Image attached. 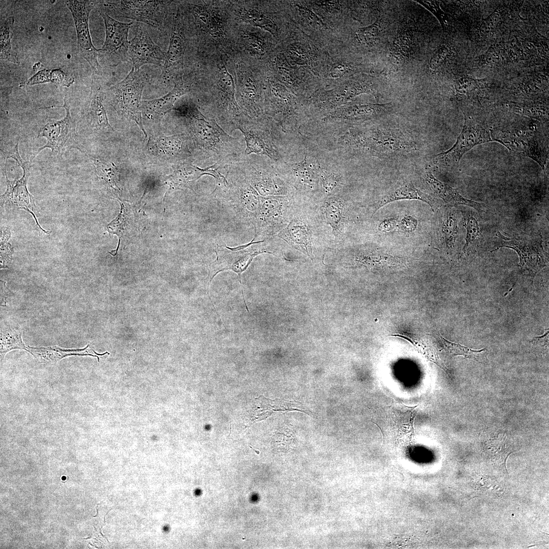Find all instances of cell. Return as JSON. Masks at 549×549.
Returning a JSON list of instances; mask_svg holds the SVG:
<instances>
[{"label":"cell","mask_w":549,"mask_h":549,"mask_svg":"<svg viewBox=\"0 0 549 549\" xmlns=\"http://www.w3.org/2000/svg\"><path fill=\"white\" fill-rule=\"evenodd\" d=\"M345 145L379 158H391L419 150L420 146L407 132L398 128L375 126L349 131L341 141Z\"/></svg>","instance_id":"obj_1"},{"label":"cell","mask_w":549,"mask_h":549,"mask_svg":"<svg viewBox=\"0 0 549 549\" xmlns=\"http://www.w3.org/2000/svg\"><path fill=\"white\" fill-rule=\"evenodd\" d=\"M191 139L203 158L215 163L238 161L245 146L226 132L214 118L203 115L187 118Z\"/></svg>","instance_id":"obj_2"},{"label":"cell","mask_w":549,"mask_h":549,"mask_svg":"<svg viewBox=\"0 0 549 549\" xmlns=\"http://www.w3.org/2000/svg\"><path fill=\"white\" fill-rule=\"evenodd\" d=\"M227 179V184L216 187L212 194L230 207L240 221L254 226L261 195L246 178L237 162L231 164Z\"/></svg>","instance_id":"obj_3"},{"label":"cell","mask_w":549,"mask_h":549,"mask_svg":"<svg viewBox=\"0 0 549 549\" xmlns=\"http://www.w3.org/2000/svg\"><path fill=\"white\" fill-rule=\"evenodd\" d=\"M170 1H97L98 12L108 15L133 19L160 30L171 26L174 12Z\"/></svg>","instance_id":"obj_4"},{"label":"cell","mask_w":549,"mask_h":549,"mask_svg":"<svg viewBox=\"0 0 549 549\" xmlns=\"http://www.w3.org/2000/svg\"><path fill=\"white\" fill-rule=\"evenodd\" d=\"M148 82V76L145 72L132 68L124 80L104 93V98L118 115L135 122L146 138L147 133L142 121L141 98Z\"/></svg>","instance_id":"obj_5"},{"label":"cell","mask_w":549,"mask_h":549,"mask_svg":"<svg viewBox=\"0 0 549 549\" xmlns=\"http://www.w3.org/2000/svg\"><path fill=\"white\" fill-rule=\"evenodd\" d=\"M493 141L487 124L465 116L463 128L454 144L448 150L436 155L433 163L443 168L456 167L463 156L473 147Z\"/></svg>","instance_id":"obj_6"},{"label":"cell","mask_w":549,"mask_h":549,"mask_svg":"<svg viewBox=\"0 0 549 549\" xmlns=\"http://www.w3.org/2000/svg\"><path fill=\"white\" fill-rule=\"evenodd\" d=\"M65 3L74 21L78 53L89 64L92 75L101 76L102 67L98 60L99 49L93 44L88 26L89 16L96 7L97 1L69 0Z\"/></svg>","instance_id":"obj_7"},{"label":"cell","mask_w":549,"mask_h":549,"mask_svg":"<svg viewBox=\"0 0 549 549\" xmlns=\"http://www.w3.org/2000/svg\"><path fill=\"white\" fill-rule=\"evenodd\" d=\"M276 250L272 249L265 241L252 240L245 245L236 248L227 246H218L216 249V260L210 267V281L219 272L232 269L238 274L240 283V274L250 264L257 255L263 253L274 254Z\"/></svg>","instance_id":"obj_8"},{"label":"cell","mask_w":549,"mask_h":549,"mask_svg":"<svg viewBox=\"0 0 549 549\" xmlns=\"http://www.w3.org/2000/svg\"><path fill=\"white\" fill-rule=\"evenodd\" d=\"M99 13L104 22L105 40L99 49L98 60L100 58L105 65L116 67L130 58L128 34L133 23L121 22L103 12Z\"/></svg>","instance_id":"obj_9"},{"label":"cell","mask_w":549,"mask_h":549,"mask_svg":"<svg viewBox=\"0 0 549 549\" xmlns=\"http://www.w3.org/2000/svg\"><path fill=\"white\" fill-rule=\"evenodd\" d=\"M18 146V141L12 149L8 153L6 158L7 159L11 158L15 160L23 169V173L20 178L10 180L8 178L5 168L7 189L5 192L1 196V204L24 209L31 214L39 228L44 233L49 234L50 232L43 229L38 222L36 218L37 206L35 205V199L27 189V183L30 175L29 168L31 162L23 161L19 154Z\"/></svg>","instance_id":"obj_10"},{"label":"cell","mask_w":549,"mask_h":549,"mask_svg":"<svg viewBox=\"0 0 549 549\" xmlns=\"http://www.w3.org/2000/svg\"><path fill=\"white\" fill-rule=\"evenodd\" d=\"M289 207V200L285 196H261L253 240L268 237L284 228L288 221Z\"/></svg>","instance_id":"obj_11"},{"label":"cell","mask_w":549,"mask_h":549,"mask_svg":"<svg viewBox=\"0 0 549 549\" xmlns=\"http://www.w3.org/2000/svg\"><path fill=\"white\" fill-rule=\"evenodd\" d=\"M62 106H53L47 108L62 107L66 110L64 117L59 120H50L39 130L37 138L44 137L47 142L39 148L33 157L31 162L43 149L49 148L52 152L62 153L71 145L76 137V124L72 119L68 98L65 96Z\"/></svg>","instance_id":"obj_12"},{"label":"cell","mask_w":549,"mask_h":549,"mask_svg":"<svg viewBox=\"0 0 549 549\" xmlns=\"http://www.w3.org/2000/svg\"><path fill=\"white\" fill-rule=\"evenodd\" d=\"M237 165L247 180L261 196H283L287 193L285 182L277 174L261 166L254 156L243 154L237 162Z\"/></svg>","instance_id":"obj_13"},{"label":"cell","mask_w":549,"mask_h":549,"mask_svg":"<svg viewBox=\"0 0 549 549\" xmlns=\"http://www.w3.org/2000/svg\"><path fill=\"white\" fill-rule=\"evenodd\" d=\"M186 46L184 21L178 6L173 16L169 46L161 67V75L164 81L172 80L174 82L182 77Z\"/></svg>","instance_id":"obj_14"},{"label":"cell","mask_w":549,"mask_h":549,"mask_svg":"<svg viewBox=\"0 0 549 549\" xmlns=\"http://www.w3.org/2000/svg\"><path fill=\"white\" fill-rule=\"evenodd\" d=\"M237 129L244 136L246 143L244 155L255 154L267 156L274 161L280 159L278 149L269 131L256 118L245 114L238 124Z\"/></svg>","instance_id":"obj_15"},{"label":"cell","mask_w":549,"mask_h":549,"mask_svg":"<svg viewBox=\"0 0 549 549\" xmlns=\"http://www.w3.org/2000/svg\"><path fill=\"white\" fill-rule=\"evenodd\" d=\"M498 236L501 240L493 251L503 247L513 249L518 255L520 266L533 274L546 266V253L541 239L507 238L499 232Z\"/></svg>","instance_id":"obj_16"},{"label":"cell","mask_w":549,"mask_h":549,"mask_svg":"<svg viewBox=\"0 0 549 549\" xmlns=\"http://www.w3.org/2000/svg\"><path fill=\"white\" fill-rule=\"evenodd\" d=\"M129 55L132 63V68L135 70H139L142 66L147 64L162 67L165 59V53L138 22L134 36L130 42Z\"/></svg>","instance_id":"obj_17"},{"label":"cell","mask_w":549,"mask_h":549,"mask_svg":"<svg viewBox=\"0 0 549 549\" xmlns=\"http://www.w3.org/2000/svg\"><path fill=\"white\" fill-rule=\"evenodd\" d=\"M188 141L189 138L184 134L160 136L149 139L148 150L153 155L176 164L190 160L192 154Z\"/></svg>","instance_id":"obj_18"},{"label":"cell","mask_w":549,"mask_h":549,"mask_svg":"<svg viewBox=\"0 0 549 549\" xmlns=\"http://www.w3.org/2000/svg\"><path fill=\"white\" fill-rule=\"evenodd\" d=\"M174 87L165 96L158 99L142 101V116L148 122L159 124L163 117L173 109L174 104L190 89V85L181 77L174 82Z\"/></svg>","instance_id":"obj_19"},{"label":"cell","mask_w":549,"mask_h":549,"mask_svg":"<svg viewBox=\"0 0 549 549\" xmlns=\"http://www.w3.org/2000/svg\"><path fill=\"white\" fill-rule=\"evenodd\" d=\"M277 236L311 260L313 259V232L309 224L304 218L294 217Z\"/></svg>","instance_id":"obj_20"},{"label":"cell","mask_w":549,"mask_h":549,"mask_svg":"<svg viewBox=\"0 0 549 549\" xmlns=\"http://www.w3.org/2000/svg\"><path fill=\"white\" fill-rule=\"evenodd\" d=\"M100 80V76L92 75L88 99L87 120L90 127L96 131H114L109 123L103 103L104 93Z\"/></svg>","instance_id":"obj_21"},{"label":"cell","mask_w":549,"mask_h":549,"mask_svg":"<svg viewBox=\"0 0 549 549\" xmlns=\"http://www.w3.org/2000/svg\"><path fill=\"white\" fill-rule=\"evenodd\" d=\"M391 107V103H354L339 108L328 117L346 121L366 120L386 114Z\"/></svg>","instance_id":"obj_22"},{"label":"cell","mask_w":549,"mask_h":549,"mask_svg":"<svg viewBox=\"0 0 549 549\" xmlns=\"http://www.w3.org/2000/svg\"><path fill=\"white\" fill-rule=\"evenodd\" d=\"M424 180L432 193L445 203L453 206H469L477 210L479 214L482 211V204L464 197L456 189L436 178L431 171H426Z\"/></svg>","instance_id":"obj_23"},{"label":"cell","mask_w":549,"mask_h":549,"mask_svg":"<svg viewBox=\"0 0 549 549\" xmlns=\"http://www.w3.org/2000/svg\"><path fill=\"white\" fill-rule=\"evenodd\" d=\"M401 200H418L428 204L434 211L437 206L435 200L431 195L423 192L411 182L389 191L372 205V215L380 208L390 202Z\"/></svg>","instance_id":"obj_24"},{"label":"cell","mask_w":549,"mask_h":549,"mask_svg":"<svg viewBox=\"0 0 549 549\" xmlns=\"http://www.w3.org/2000/svg\"><path fill=\"white\" fill-rule=\"evenodd\" d=\"M538 126L530 127L521 143V152L537 162L542 169L548 161V142Z\"/></svg>","instance_id":"obj_25"},{"label":"cell","mask_w":549,"mask_h":549,"mask_svg":"<svg viewBox=\"0 0 549 549\" xmlns=\"http://www.w3.org/2000/svg\"><path fill=\"white\" fill-rule=\"evenodd\" d=\"M204 175L203 168L194 165L192 161L189 160L175 164L173 173L167 176L166 182L170 190L184 188L193 190L195 182Z\"/></svg>","instance_id":"obj_26"},{"label":"cell","mask_w":549,"mask_h":549,"mask_svg":"<svg viewBox=\"0 0 549 549\" xmlns=\"http://www.w3.org/2000/svg\"><path fill=\"white\" fill-rule=\"evenodd\" d=\"M354 257L357 265L370 268H395L405 263V260L402 257L370 249L359 250L354 254Z\"/></svg>","instance_id":"obj_27"},{"label":"cell","mask_w":549,"mask_h":549,"mask_svg":"<svg viewBox=\"0 0 549 549\" xmlns=\"http://www.w3.org/2000/svg\"><path fill=\"white\" fill-rule=\"evenodd\" d=\"M373 92L370 82L348 81L328 92L326 101L331 105H338L346 103L360 94Z\"/></svg>","instance_id":"obj_28"},{"label":"cell","mask_w":549,"mask_h":549,"mask_svg":"<svg viewBox=\"0 0 549 549\" xmlns=\"http://www.w3.org/2000/svg\"><path fill=\"white\" fill-rule=\"evenodd\" d=\"M322 207L325 223L331 228L334 235L338 236L342 233L345 222L344 201L340 197H329Z\"/></svg>","instance_id":"obj_29"},{"label":"cell","mask_w":549,"mask_h":549,"mask_svg":"<svg viewBox=\"0 0 549 549\" xmlns=\"http://www.w3.org/2000/svg\"><path fill=\"white\" fill-rule=\"evenodd\" d=\"M415 47L413 30L410 27L403 28L393 41L390 51L391 58L398 63L407 60L413 55Z\"/></svg>","instance_id":"obj_30"},{"label":"cell","mask_w":549,"mask_h":549,"mask_svg":"<svg viewBox=\"0 0 549 549\" xmlns=\"http://www.w3.org/2000/svg\"><path fill=\"white\" fill-rule=\"evenodd\" d=\"M88 347L89 345H87L83 349H65L57 346L40 348L28 346V352L42 362H57L63 358L72 355H90L97 357L99 362L98 356L91 353L88 349Z\"/></svg>","instance_id":"obj_31"},{"label":"cell","mask_w":549,"mask_h":549,"mask_svg":"<svg viewBox=\"0 0 549 549\" xmlns=\"http://www.w3.org/2000/svg\"><path fill=\"white\" fill-rule=\"evenodd\" d=\"M186 6L197 30L209 34L219 33L220 26L218 21L206 8L195 3H188Z\"/></svg>","instance_id":"obj_32"},{"label":"cell","mask_w":549,"mask_h":549,"mask_svg":"<svg viewBox=\"0 0 549 549\" xmlns=\"http://www.w3.org/2000/svg\"><path fill=\"white\" fill-rule=\"evenodd\" d=\"M79 150L89 158L95 167L98 176L107 189L114 194L119 191L118 176L115 165L113 163L105 161Z\"/></svg>","instance_id":"obj_33"},{"label":"cell","mask_w":549,"mask_h":549,"mask_svg":"<svg viewBox=\"0 0 549 549\" xmlns=\"http://www.w3.org/2000/svg\"><path fill=\"white\" fill-rule=\"evenodd\" d=\"M14 18L8 17L1 23L0 58L14 64H19L16 53L12 49L11 40L13 36Z\"/></svg>","instance_id":"obj_34"},{"label":"cell","mask_w":549,"mask_h":549,"mask_svg":"<svg viewBox=\"0 0 549 549\" xmlns=\"http://www.w3.org/2000/svg\"><path fill=\"white\" fill-rule=\"evenodd\" d=\"M504 107L514 112L540 121L548 120V108L539 102L518 103L508 102L503 103Z\"/></svg>","instance_id":"obj_35"},{"label":"cell","mask_w":549,"mask_h":549,"mask_svg":"<svg viewBox=\"0 0 549 549\" xmlns=\"http://www.w3.org/2000/svg\"><path fill=\"white\" fill-rule=\"evenodd\" d=\"M293 170L296 180L308 189H314L318 182L319 174L317 170L307 156L300 162L295 163Z\"/></svg>","instance_id":"obj_36"},{"label":"cell","mask_w":549,"mask_h":549,"mask_svg":"<svg viewBox=\"0 0 549 549\" xmlns=\"http://www.w3.org/2000/svg\"><path fill=\"white\" fill-rule=\"evenodd\" d=\"M440 339L443 344L442 350L452 356L462 355L466 358L472 359L479 362H482L484 359L486 349L474 350L458 343L449 341L442 336H440Z\"/></svg>","instance_id":"obj_37"},{"label":"cell","mask_w":549,"mask_h":549,"mask_svg":"<svg viewBox=\"0 0 549 549\" xmlns=\"http://www.w3.org/2000/svg\"><path fill=\"white\" fill-rule=\"evenodd\" d=\"M1 355L4 356L8 352L14 349H23L28 352V347L24 344L21 332L18 330L6 327L1 330Z\"/></svg>","instance_id":"obj_38"},{"label":"cell","mask_w":549,"mask_h":549,"mask_svg":"<svg viewBox=\"0 0 549 549\" xmlns=\"http://www.w3.org/2000/svg\"><path fill=\"white\" fill-rule=\"evenodd\" d=\"M241 18L251 24L260 27L275 35L277 27L275 23L263 13L255 10H244L240 14Z\"/></svg>","instance_id":"obj_39"},{"label":"cell","mask_w":549,"mask_h":549,"mask_svg":"<svg viewBox=\"0 0 549 549\" xmlns=\"http://www.w3.org/2000/svg\"><path fill=\"white\" fill-rule=\"evenodd\" d=\"M380 28V21L378 19L373 24L357 29L355 33V38L360 44L372 47L379 40Z\"/></svg>","instance_id":"obj_40"},{"label":"cell","mask_w":549,"mask_h":549,"mask_svg":"<svg viewBox=\"0 0 549 549\" xmlns=\"http://www.w3.org/2000/svg\"><path fill=\"white\" fill-rule=\"evenodd\" d=\"M458 233L457 220L453 214H450L443 220L441 227V237L446 248H452Z\"/></svg>","instance_id":"obj_41"},{"label":"cell","mask_w":549,"mask_h":549,"mask_svg":"<svg viewBox=\"0 0 549 549\" xmlns=\"http://www.w3.org/2000/svg\"><path fill=\"white\" fill-rule=\"evenodd\" d=\"M11 237V231L8 228L1 229V268H8L12 260L14 250L8 241Z\"/></svg>","instance_id":"obj_42"},{"label":"cell","mask_w":549,"mask_h":549,"mask_svg":"<svg viewBox=\"0 0 549 549\" xmlns=\"http://www.w3.org/2000/svg\"><path fill=\"white\" fill-rule=\"evenodd\" d=\"M242 37L247 50L251 53L257 55H261L265 53V41L260 36L246 32L242 34Z\"/></svg>","instance_id":"obj_43"},{"label":"cell","mask_w":549,"mask_h":549,"mask_svg":"<svg viewBox=\"0 0 549 549\" xmlns=\"http://www.w3.org/2000/svg\"><path fill=\"white\" fill-rule=\"evenodd\" d=\"M464 225L466 229V242L463 251L466 252L469 246L480 235V230L477 220L473 217L467 216L464 219Z\"/></svg>","instance_id":"obj_44"},{"label":"cell","mask_w":549,"mask_h":549,"mask_svg":"<svg viewBox=\"0 0 549 549\" xmlns=\"http://www.w3.org/2000/svg\"><path fill=\"white\" fill-rule=\"evenodd\" d=\"M415 1L430 11L437 18L443 28L447 27L448 24L446 15L440 8L439 2L425 0Z\"/></svg>","instance_id":"obj_45"},{"label":"cell","mask_w":549,"mask_h":549,"mask_svg":"<svg viewBox=\"0 0 549 549\" xmlns=\"http://www.w3.org/2000/svg\"><path fill=\"white\" fill-rule=\"evenodd\" d=\"M477 87V81L469 77L460 78L456 80L454 83V89L458 96L470 94L475 90Z\"/></svg>","instance_id":"obj_46"},{"label":"cell","mask_w":549,"mask_h":549,"mask_svg":"<svg viewBox=\"0 0 549 549\" xmlns=\"http://www.w3.org/2000/svg\"><path fill=\"white\" fill-rule=\"evenodd\" d=\"M276 64L282 80L290 85H294L295 78L293 69L282 55L277 57Z\"/></svg>","instance_id":"obj_47"},{"label":"cell","mask_w":549,"mask_h":549,"mask_svg":"<svg viewBox=\"0 0 549 549\" xmlns=\"http://www.w3.org/2000/svg\"><path fill=\"white\" fill-rule=\"evenodd\" d=\"M390 336L399 337L409 341L416 348L419 350L421 353H423L425 356L428 357V358L431 359V360L434 361L439 365L437 356H435L433 351L429 349L423 342L420 341V340L414 337L407 336L406 334L397 333L391 334Z\"/></svg>","instance_id":"obj_48"},{"label":"cell","mask_w":549,"mask_h":549,"mask_svg":"<svg viewBox=\"0 0 549 549\" xmlns=\"http://www.w3.org/2000/svg\"><path fill=\"white\" fill-rule=\"evenodd\" d=\"M451 50L448 46L442 45L433 53L429 61V68L432 70L437 69L449 56Z\"/></svg>","instance_id":"obj_49"},{"label":"cell","mask_w":549,"mask_h":549,"mask_svg":"<svg viewBox=\"0 0 549 549\" xmlns=\"http://www.w3.org/2000/svg\"><path fill=\"white\" fill-rule=\"evenodd\" d=\"M501 19L500 13L496 10L484 19L480 26L481 35H486L492 32L497 27Z\"/></svg>","instance_id":"obj_50"},{"label":"cell","mask_w":549,"mask_h":549,"mask_svg":"<svg viewBox=\"0 0 549 549\" xmlns=\"http://www.w3.org/2000/svg\"><path fill=\"white\" fill-rule=\"evenodd\" d=\"M295 6L299 15L310 25L316 27H322L324 26L322 20L311 9L298 4H296Z\"/></svg>","instance_id":"obj_51"},{"label":"cell","mask_w":549,"mask_h":549,"mask_svg":"<svg viewBox=\"0 0 549 549\" xmlns=\"http://www.w3.org/2000/svg\"><path fill=\"white\" fill-rule=\"evenodd\" d=\"M321 184L327 193L332 192L338 186V175L325 170H322L319 174Z\"/></svg>","instance_id":"obj_52"},{"label":"cell","mask_w":549,"mask_h":549,"mask_svg":"<svg viewBox=\"0 0 549 549\" xmlns=\"http://www.w3.org/2000/svg\"><path fill=\"white\" fill-rule=\"evenodd\" d=\"M288 54L294 63L304 65L309 62V56L307 52L302 47L293 45L289 47Z\"/></svg>","instance_id":"obj_53"},{"label":"cell","mask_w":549,"mask_h":549,"mask_svg":"<svg viewBox=\"0 0 549 549\" xmlns=\"http://www.w3.org/2000/svg\"><path fill=\"white\" fill-rule=\"evenodd\" d=\"M417 226V221L413 217L408 215L405 216L401 221L400 227L401 229L407 233L414 231Z\"/></svg>","instance_id":"obj_54"},{"label":"cell","mask_w":549,"mask_h":549,"mask_svg":"<svg viewBox=\"0 0 549 549\" xmlns=\"http://www.w3.org/2000/svg\"><path fill=\"white\" fill-rule=\"evenodd\" d=\"M351 66L347 63H338L331 68L329 75L332 78H339L349 72Z\"/></svg>","instance_id":"obj_55"},{"label":"cell","mask_w":549,"mask_h":549,"mask_svg":"<svg viewBox=\"0 0 549 549\" xmlns=\"http://www.w3.org/2000/svg\"><path fill=\"white\" fill-rule=\"evenodd\" d=\"M483 59L487 64L495 65L499 63L500 55L496 48L491 46L484 54Z\"/></svg>","instance_id":"obj_56"},{"label":"cell","mask_w":549,"mask_h":549,"mask_svg":"<svg viewBox=\"0 0 549 549\" xmlns=\"http://www.w3.org/2000/svg\"><path fill=\"white\" fill-rule=\"evenodd\" d=\"M398 225V220L395 218H388L383 220L379 225L378 229L383 232H389L393 230Z\"/></svg>","instance_id":"obj_57"},{"label":"cell","mask_w":549,"mask_h":549,"mask_svg":"<svg viewBox=\"0 0 549 549\" xmlns=\"http://www.w3.org/2000/svg\"><path fill=\"white\" fill-rule=\"evenodd\" d=\"M315 4L322 8L329 11L339 10L340 8V4L338 1H316Z\"/></svg>","instance_id":"obj_58"},{"label":"cell","mask_w":549,"mask_h":549,"mask_svg":"<svg viewBox=\"0 0 549 549\" xmlns=\"http://www.w3.org/2000/svg\"><path fill=\"white\" fill-rule=\"evenodd\" d=\"M42 67H43V65L41 63H37L34 64L33 66V69L35 71L38 72L41 70L40 69L42 68Z\"/></svg>","instance_id":"obj_59"},{"label":"cell","mask_w":549,"mask_h":549,"mask_svg":"<svg viewBox=\"0 0 549 549\" xmlns=\"http://www.w3.org/2000/svg\"><path fill=\"white\" fill-rule=\"evenodd\" d=\"M100 534H101V535H102V536H103V537L105 538V539H106L107 540V541H108V542H109V540H108V539L107 538V537H106L105 536H104V535H103V534L102 533V532H101V529H100Z\"/></svg>","instance_id":"obj_60"},{"label":"cell","mask_w":549,"mask_h":549,"mask_svg":"<svg viewBox=\"0 0 549 549\" xmlns=\"http://www.w3.org/2000/svg\"><path fill=\"white\" fill-rule=\"evenodd\" d=\"M99 504H100V503L98 504H97V506H96V510H97V514H96V515H94V516H93V517H97V516H98V505H99Z\"/></svg>","instance_id":"obj_61"},{"label":"cell","mask_w":549,"mask_h":549,"mask_svg":"<svg viewBox=\"0 0 549 549\" xmlns=\"http://www.w3.org/2000/svg\"><path fill=\"white\" fill-rule=\"evenodd\" d=\"M88 543H89V544H90V545H91L92 546H95V547L96 548H99V547H98V546H97V545H95L92 544V543H90V542H89Z\"/></svg>","instance_id":"obj_62"},{"label":"cell","mask_w":549,"mask_h":549,"mask_svg":"<svg viewBox=\"0 0 549 549\" xmlns=\"http://www.w3.org/2000/svg\"><path fill=\"white\" fill-rule=\"evenodd\" d=\"M250 447H251V448H252V449H253V450H254V451H255V452H256V453H257V454H259V451H257V450H255V449H254V448H252V447L251 446H250Z\"/></svg>","instance_id":"obj_63"},{"label":"cell","mask_w":549,"mask_h":549,"mask_svg":"<svg viewBox=\"0 0 549 549\" xmlns=\"http://www.w3.org/2000/svg\"><path fill=\"white\" fill-rule=\"evenodd\" d=\"M92 538V537L91 536H89V537H87V538H82V539H90V538Z\"/></svg>","instance_id":"obj_64"}]
</instances>
